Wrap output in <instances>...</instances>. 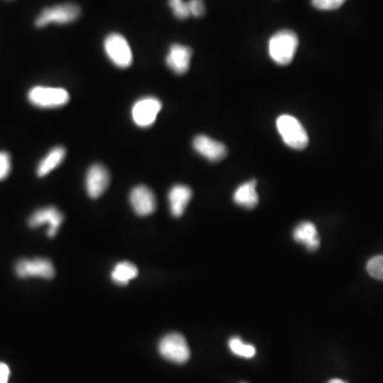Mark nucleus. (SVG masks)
Masks as SVG:
<instances>
[{
	"instance_id": "nucleus-18",
	"label": "nucleus",
	"mask_w": 383,
	"mask_h": 383,
	"mask_svg": "<svg viewBox=\"0 0 383 383\" xmlns=\"http://www.w3.org/2000/svg\"><path fill=\"white\" fill-rule=\"evenodd\" d=\"M138 274V267L136 265L130 262H119L113 269L111 278H112L113 282L119 286H126L132 279L136 278Z\"/></svg>"
},
{
	"instance_id": "nucleus-24",
	"label": "nucleus",
	"mask_w": 383,
	"mask_h": 383,
	"mask_svg": "<svg viewBox=\"0 0 383 383\" xmlns=\"http://www.w3.org/2000/svg\"><path fill=\"white\" fill-rule=\"evenodd\" d=\"M188 6H189L190 14L193 16L200 17L205 13L203 0H190L188 1Z\"/></svg>"
},
{
	"instance_id": "nucleus-10",
	"label": "nucleus",
	"mask_w": 383,
	"mask_h": 383,
	"mask_svg": "<svg viewBox=\"0 0 383 383\" xmlns=\"http://www.w3.org/2000/svg\"><path fill=\"white\" fill-rule=\"evenodd\" d=\"M110 183L109 171L102 164H94L87 171L85 188L91 198H98L108 189Z\"/></svg>"
},
{
	"instance_id": "nucleus-21",
	"label": "nucleus",
	"mask_w": 383,
	"mask_h": 383,
	"mask_svg": "<svg viewBox=\"0 0 383 383\" xmlns=\"http://www.w3.org/2000/svg\"><path fill=\"white\" fill-rule=\"evenodd\" d=\"M175 16L179 19H187L190 16L189 6L183 0H168Z\"/></svg>"
},
{
	"instance_id": "nucleus-16",
	"label": "nucleus",
	"mask_w": 383,
	"mask_h": 383,
	"mask_svg": "<svg viewBox=\"0 0 383 383\" xmlns=\"http://www.w3.org/2000/svg\"><path fill=\"white\" fill-rule=\"evenodd\" d=\"M257 181L252 180L237 187L233 194V200L237 205L245 209H254L259 203L258 193L256 190Z\"/></svg>"
},
{
	"instance_id": "nucleus-3",
	"label": "nucleus",
	"mask_w": 383,
	"mask_h": 383,
	"mask_svg": "<svg viewBox=\"0 0 383 383\" xmlns=\"http://www.w3.org/2000/svg\"><path fill=\"white\" fill-rule=\"evenodd\" d=\"M159 352L166 360L183 365L190 360L191 352L187 340L180 333H168L159 343Z\"/></svg>"
},
{
	"instance_id": "nucleus-4",
	"label": "nucleus",
	"mask_w": 383,
	"mask_h": 383,
	"mask_svg": "<svg viewBox=\"0 0 383 383\" xmlns=\"http://www.w3.org/2000/svg\"><path fill=\"white\" fill-rule=\"evenodd\" d=\"M28 99L38 108L55 109L65 106L70 94L61 87H34L28 93Z\"/></svg>"
},
{
	"instance_id": "nucleus-14",
	"label": "nucleus",
	"mask_w": 383,
	"mask_h": 383,
	"mask_svg": "<svg viewBox=\"0 0 383 383\" xmlns=\"http://www.w3.org/2000/svg\"><path fill=\"white\" fill-rule=\"evenodd\" d=\"M293 237L295 241L305 245L310 252H315L320 247V235L313 222H303L297 225L293 231Z\"/></svg>"
},
{
	"instance_id": "nucleus-1",
	"label": "nucleus",
	"mask_w": 383,
	"mask_h": 383,
	"mask_svg": "<svg viewBox=\"0 0 383 383\" xmlns=\"http://www.w3.org/2000/svg\"><path fill=\"white\" fill-rule=\"evenodd\" d=\"M298 44V36L294 31L281 30L269 40V55L278 65H288L294 59Z\"/></svg>"
},
{
	"instance_id": "nucleus-17",
	"label": "nucleus",
	"mask_w": 383,
	"mask_h": 383,
	"mask_svg": "<svg viewBox=\"0 0 383 383\" xmlns=\"http://www.w3.org/2000/svg\"><path fill=\"white\" fill-rule=\"evenodd\" d=\"M66 151L64 147L58 146L51 149L46 157L38 163V168H36V174L38 177H44L48 175L49 173L53 172L55 168L60 166L65 159Z\"/></svg>"
},
{
	"instance_id": "nucleus-15",
	"label": "nucleus",
	"mask_w": 383,
	"mask_h": 383,
	"mask_svg": "<svg viewBox=\"0 0 383 383\" xmlns=\"http://www.w3.org/2000/svg\"><path fill=\"white\" fill-rule=\"evenodd\" d=\"M191 198L192 190L189 187L183 185H174L168 193L171 213L173 216L175 217L183 216Z\"/></svg>"
},
{
	"instance_id": "nucleus-7",
	"label": "nucleus",
	"mask_w": 383,
	"mask_h": 383,
	"mask_svg": "<svg viewBox=\"0 0 383 383\" xmlns=\"http://www.w3.org/2000/svg\"><path fill=\"white\" fill-rule=\"evenodd\" d=\"M161 109L162 104L158 98H142L132 108V119L139 127H149L155 123Z\"/></svg>"
},
{
	"instance_id": "nucleus-6",
	"label": "nucleus",
	"mask_w": 383,
	"mask_h": 383,
	"mask_svg": "<svg viewBox=\"0 0 383 383\" xmlns=\"http://www.w3.org/2000/svg\"><path fill=\"white\" fill-rule=\"evenodd\" d=\"M104 51L109 59L119 68H129L132 64V51L129 43L119 33H111L104 43Z\"/></svg>"
},
{
	"instance_id": "nucleus-2",
	"label": "nucleus",
	"mask_w": 383,
	"mask_h": 383,
	"mask_svg": "<svg viewBox=\"0 0 383 383\" xmlns=\"http://www.w3.org/2000/svg\"><path fill=\"white\" fill-rule=\"evenodd\" d=\"M277 129L282 140L291 149L303 151L308 146L309 136L303 124L292 115L284 114L278 117Z\"/></svg>"
},
{
	"instance_id": "nucleus-26",
	"label": "nucleus",
	"mask_w": 383,
	"mask_h": 383,
	"mask_svg": "<svg viewBox=\"0 0 383 383\" xmlns=\"http://www.w3.org/2000/svg\"><path fill=\"white\" fill-rule=\"evenodd\" d=\"M328 383H346L345 382H343V380L341 379H333L330 380Z\"/></svg>"
},
{
	"instance_id": "nucleus-8",
	"label": "nucleus",
	"mask_w": 383,
	"mask_h": 383,
	"mask_svg": "<svg viewBox=\"0 0 383 383\" xmlns=\"http://www.w3.org/2000/svg\"><path fill=\"white\" fill-rule=\"evenodd\" d=\"M16 275L21 278L40 277L53 279L55 277V267L48 259L36 258L31 260H21L15 266Z\"/></svg>"
},
{
	"instance_id": "nucleus-19",
	"label": "nucleus",
	"mask_w": 383,
	"mask_h": 383,
	"mask_svg": "<svg viewBox=\"0 0 383 383\" xmlns=\"http://www.w3.org/2000/svg\"><path fill=\"white\" fill-rule=\"evenodd\" d=\"M229 348L235 356L242 358L252 359L256 356V348L252 344L244 343L243 340L239 337H233L229 340Z\"/></svg>"
},
{
	"instance_id": "nucleus-22",
	"label": "nucleus",
	"mask_w": 383,
	"mask_h": 383,
	"mask_svg": "<svg viewBox=\"0 0 383 383\" xmlns=\"http://www.w3.org/2000/svg\"><path fill=\"white\" fill-rule=\"evenodd\" d=\"M345 1L346 0H311L314 8L323 11L337 10L341 8Z\"/></svg>"
},
{
	"instance_id": "nucleus-25",
	"label": "nucleus",
	"mask_w": 383,
	"mask_h": 383,
	"mask_svg": "<svg viewBox=\"0 0 383 383\" xmlns=\"http://www.w3.org/2000/svg\"><path fill=\"white\" fill-rule=\"evenodd\" d=\"M10 378V369L6 363L0 362V383H8Z\"/></svg>"
},
{
	"instance_id": "nucleus-9",
	"label": "nucleus",
	"mask_w": 383,
	"mask_h": 383,
	"mask_svg": "<svg viewBox=\"0 0 383 383\" xmlns=\"http://www.w3.org/2000/svg\"><path fill=\"white\" fill-rule=\"evenodd\" d=\"M62 222H63V214L55 207H46L38 210L29 218V226L32 228H38L42 225H48L47 235L49 237H55Z\"/></svg>"
},
{
	"instance_id": "nucleus-5",
	"label": "nucleus",
	"mask_w": 383,
	"mask_h": 383,
	"mask_svg": "<svg viewBox=\"0 0 383 383\" xmlns=\"http://www.w3.org/2000/svg\"><path fill=\"white\" fill-rule=\"evenodd\" d=\"M81 10L77 4H65L44 9L36 19V26L38 28L46 27L49 23L66 25L72 23L80 16Z\"/></svg>"
},
{
	"instance_id": "nucleus-20",
	"label": "nucleus",
	"mask_w": 383,
	"mask_h": 383,
	"mask_svg": "<svg viewBox=\"0 0 383 383\" xmlns=\"http://www.w3.org/2000/svg\"><path fill=\"white\" fill-rule=\"evenodd\" d=\"M367 273L375 279L383 281V254L375 256L367 262Z\"/></svg>"
},
{
	"instance_id": "nucleus-23",
	"label": "nucleus",
	"mask_w": 383,
	"mask_h": 383,
	"mask_svg": "<svg viewBox=\"0 0 383 383\" xmlns=\"http://www.w3.org/2000/svg\"><path fill=\"white\" fill-rule=\"evenodd\" d=\"M11 172V158L8 153H0V180H4Z\"/></svg>"
},
{
	"instance_id": "nucleus-12",
	"label": "nucleus",
	"mask_w": 383,
	"mask_h": 383,
	"mask_svg": "<svg viewBox=\"0 0 383 383\" xmlns=\"http://www.w3.org/2000/svg\"><path fill=\"white\" fill-rule=\"evenodd\" d=\"M195 151L210 162L222 161L227 156V149L222 143L213 140L205 134L197 136L193 141Z\"/></svg>"
},
{
	"instance_id": "nucleus-11",
	"label": "nucleus",
	"mask_w": 383,
	"mask_h": 383,
	"mask_svg": "<svg viewBox=\"0 0 383 383\" xmlns=\"http://www.w3.org/2000/svg\"><path fill=\"white\" fill-rule=\"evenodd\" d=\"M130 205L138 215L149 216L156 211L157 200L155 194L146 185H139L130 193Z\"/></svg>"
},
{
	"instance_id": "nucleus-13",
	"label": "nucleus",
	"mask_w": 383,
	"mask_h": 383,
	"mask_svg": "<svg viewBox=\"0 0 383 383\" xmlns=\"http://www.w3.org/2000/svg\"><path fill=\"white\" fill-rule=\"evenodd\" d=\"M192 53L190 47L180 44L172 45L166 57V64L175 74H185L191 64Z\"/></svg>"
}]
</instances>
